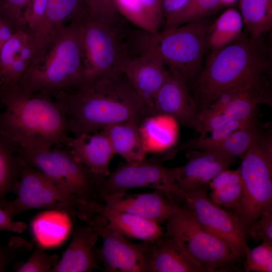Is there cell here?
<instances>
[{
  "mask_svg": "<svg viewBox=\"0 0 272 272\" xmlns=\"http://www.w3.org/2000/svg\"><path fill=\"white\" fill-rule=\"evenodd\" d=\"M49 94L62 110L70 132L75 137L118 123L132 121L140 124L151 114L125 73L85 82L71 91Z\"/></svg>",
  "mask_w": 272,
  "mask_h": 272,
  "instance_id": "1",
  "label": "cell"
},
{
  "mask_svg": "<svg viewBox=\"0 0 272 272\" xmlns=\"http://www.w3.org/2000/svg\"><path fill=\"white\" fill-rule=\"evenodd\" d=\"M0 135L17 150L67 146L71 138L66 119L49 93H26L15 84L0 88Z\"/></svg>",
  "mask_w": 272,
  "mask_h": 272,
  "instance_id": "2",
  "label": "cell"
},
{
  "mask_svg": "<svg viewBox=\"0 0 272 272\" xmlns=\"http://www.w3.org/2000/svg\"><path fill=\"white\" fill-rule=\"evenodd\" d=\"M270 55L261 37L242 33L229 44L213 51L191 85L199 113L221 94L267 78Z\"/></svg>",
  "mask_w": 272,
  "mask_h": 272,
  "instance_id": "3",
  "label": "cell"
},
{
  "mask_svg": "<svg viewBox=\"0 0 272 272\" xmlns=\"http://www.w3.org/2000/svg\"><path fill=\"white\" fill-rule=\"evenodd\" d=\"M84 21H70L55 29L44 52L18 84L23 92L67 91L83 84Z\"/></svg>",
  "mask_w": 272,
  "mask_h": 272,
  "instance_id": "4",
  "label": "cell"
},
{
  "mask_svg": "<svg viewBox=\"0 0 272 272\" xmlns=\"http://www.w3.org/2000/svg\"><path fill=\"white\" fill-rule=\"evenodd\" d=\"M210 26L206 18L155 33L138 29L128 33L126 43L134 56L149 53L158 57L189 87L202 70Z\"/></svg>",
  "mask_w": 272,
  "mask_h": 272,
  "instance_id": "5",
  "label": "cell"
},
{
  "mask_svg": "<svg viewBox=\"0 0 272 272\" xmlns=\"http://www.w3.org/2000/svg\"><path fill=\"white\" fill-rule=\"evenodd\" d=\"M17 156L25 164L45 175L81 203L99 200V188L106 178L96 174L66 146L48 149H20Z\"/></svg>",
  "mask_w": 272,
  "mask_h": 272,
  "instance_id": "6",
  "label": "cell"
},
{
  "mask_svg": "<svg viewBox=\"0 0 272 272\" xmlns=\"http://www.w3.org/2000/svg\"><path fill=\"white\" fill-rule=\"evenodd\" d=\"M271 139L259 133L239 167L243 194L235 213L247 228L265 212L272 211Z\"/></svg>",
  "mask_w": 272,
  "mask_h": 272,
  "instance_id": "7",
  "label": "cell"
},
{
  "mask_svg": "<svg viewBox=\"0 0 272 272\" xmlns=\"http://www.w3.org/2000/svg\"><path fill=\"white\" fill-rule=\"evenodd\" d=\"M166 222L165 235L176 241L203 272L230 271L238 262L225 241L204 229L182 207Z\"/></svg>",
  "mask_w": 272,
  "mask_h": 272,
  "instance_id": "8",
  "label": "cell"
},
{
  "mask_svg": "<svg viewBox=\"0 0 272 272\" xmlns=\"http://www.w3.org/2000/svg\"><path fill=\"white\" fill-rule=\"evenodd\" d=\"M120 31L87 17L83 22L84 82L124 73L133 57Z\"/></svg>",
  "mask_w": 272,
  "mask_h": 272,
  "instance_id": "9",
  "label": "cell"
},
{
  "mask_svg": "<svg viewBox=\"0 0 272 272\" xmlns=\"http://www.w3.org/2000/svg\"><path fill=\"white\" fill-rule=\"evenodd\" d=\"M15 193L16 198L7 200L2 208L13 218L26 211L42 209L61 212L74 222L78 218L81 202L41 172L23 162Z\"/></svg>",
  "mask_w": 272,
  "mask_h": 272,
  "instance_id": "10",
  "label": "cell"
},
{
  "mask_svg": "<svg viewBox=\"0 0 272 272\" xmlns=\"http://www.w3.org/2000/svg\"><path fill=\"white\" fill-rule=\"evenodd\" d=\"M162 162V158H153L120 164L101 183L100 201L103 195L125 193L135 188L150 187L171 194L181 203L184 194L176 184L179 167L167 168Z\"/></svg>",
  "mask_w": 272,
  "mask_h": 272,
  "instance_id": "11",
  "label": "cell"
},
{
  "mask_svg": "<svg viewBox=\"0 0 272 272\" xmlns=\"http://www.w3.org/2000/svg\"><path fill=\"white\" fill-rule=\"evenodd\" d=\"M209 189L206 184L184 193L181 207L204 229L225 241L238 258L245 257L246 227L237 216L213 202Z\"/></svg>",
  "mask_w": 272,
  "mask_h": 272,
  "instance_id": "12",
  "label": "cell"
},
{
  "mask_svg": "<svg viewBox=\"0 0 272 272\" xmlns=\"http://www.w3.org/2000/svg\"><path fill=\"white\" fill-rule=\"evenodd\" d=\"M84 222L102 239V247L95 251L104 271L147 272L141 243H132L100 215H92Z\"/></svg>",
  "mask_w": 272,
  "mask_h": 272,
  "instance_id": "13",
  "label": "cell"
},
{
  "mask_svg": "<svg viewBox=\"0 0 272 272\" xmlns=\"http://www.w3.org/2000/svg\"><path fill=\"white\" fill-rule=\"evenodd\" d=\"M107 207L129 214L159 225L181 208L180 202L171 194L159 189L151 192L129 194L122 193L103 195L100 198Z\"/></svg>",
  "mask_w": 272,
  "mask_h": 272,
  "instance_id": "14",
  "label": "cell"
},
{
  "mask_svg": "<svg viewBox=\"0 0 272 272\" xmlns=\"http://www.w3.org/2000/svg\"><path fill=\"white\" fill-rule=\"evenodd\" d=\"M170 71L154 99L151 114L170 116L178 123L196 131L199 115L196 102L183 78Z\"/></svg>",
  "mask_w": 272,
  "mask_h": 272,
  "instance_id": "15",
  "label": "cell"
},
{
  "mask_svg": "<svg viewBox=\"0 0 272 272\" xmlns=\"http://www.w3.org/2000/svg\"><path fill=\"white\" fill-rule=\"evenodd\" d=\"M270 88L268 78L238 87L232 101L222 112L207 114L206 127L213 131L231 120H247L257 116L260 104L271 106Z\"/></svg>",
  "mask_w": 272,
  "mask_h": 272,
  "instance_id": "16",
  "label": "cell"
},
{
  "mask_svg": "<svg viewBox=\"0 0 272 272\" xmlns=\"http://www.w3.org/2000/svg\"><path fill=\"white\" fill-rule=\"evenodd\" d=\"M38 58L29 31L17 30L0 52V88L18 84Z\"/></svg>",
  "mask_w": 272,
  "mask_h": 272,
  "instance_id": "17",
  "label": "cell"
},
{
  "mask_svg": "<svg viewBox=\"0 0 272 272\" xmlns=\"http://www.w3.org/2000/svg\"><path fill=\"white\" fill-rule=\"evenodd\" d=\"M103 217L114 229L126 237L143 241L154 240L164 233L160 225L137 216L111 209L102 201L81 204L78 218L84 221L93 215Z\"/></svg>",
  "mask_w": 272,
  "mask_h": 272,
  "instance_id": "18",
  "label": "cell"
},
{
  "mask_svg": "<svg viewBox=\"0 0 272 272\" xmlns=\"http://www.w3.org/2000/svg\"><path fill=\"white\" fill-rule=\"evenodd\" d=\"M147 272H203L200 267L172 238H160L141 243Z\"/></svg>",
  "mask_w": 272,
  "mask_h": 272,
  "instance_id": "19",
  "label": "cell"
},
{
  "mask_svg": "<svg viewBox=\"0 0 272 272\" xmlns=\"http://www.w3.org/2000/svg\"><path fill=\"white\" fill-rule=\"evenodd\" d=\"M158 57L149 53L132 57L125 74L137 93L151 112L154 99L170 74Z\"/></svg>",
  "mask_w": 272,
  "mask_h": 272,
  "instance_id": "20",
  "label": "cell"
},
{
  "mask_svg": "<svg viewBox=\"0 0 272 272\" xmlns=\"http://www.w3.org/2000/svg\"><path fill=\"white\" fill-rule=\"evenodd\" d=\"M186 156L187 162L179 167L176 182L177 188L183 194L208 184L237 160L197 150H187Z\"/></svg>",
  "mask_w": 272,
  "mask_h": 272,
  "instance_id": "21",
  "label": "cell"
},
{
  "mask_svg": "<svg viewBox=\"0 0 272 272\" xmlns=\"http://www.w3.org/2000/svg\"><path fill=\"white\" fill-rule=\"evenodd\" d=\"M99 237L92 226H77L68 247L50 272H91L98 268L94 246Z\"/></svg>",
  "mask_w": 272,
  "mask_h": 272,
  "instance_id": "22",
  "label": "cell"
},
{
  "mask_svg": "<svg viewBox=\"0 0 272 272\" xmlns=\"http://www.w3.org/2000/svg\"><path fill=\"white\" fill-rule=\"evenodd\" d=\"M260 132L257 119H255L222 140L211 141L200 134L185 142L176 150L178 152L182 150H197L228 159H242Z\"/></svg>",
  "mask_w": 272,
  "mask_h": 272,
  "instance_id": "23",
  "label": "cell"
},
{
  "mask_svg": "<svg viewBox=\"0 0 272 272\" xmlns=\"http://www.w3.org/2000/svg\"><path fill=\"white\" fill-rule=\"evenodd\" d=\"M76 158L97 174L106 177L115 155L104 129L71 138L67 146Z\"/></svg>",
  "mask_w": 272,
  "mask_h": 272,
  "instance_id": "24",
  "label": "cell"
},
{
  "mask_svg": "<svg viewBox=\"0 0 272 272\" xmlns=\"http://www.w3.org/2000/svg\"><path fill=\"white\" fill-rule=\"evenodd\" d=\"M87 17L84 0H48L41 22L31 33L38 53L44 52L57 27L66 22L85 20Z\"/></svg>",
  "mask_w": 272,
  "mask_h": 272,
  "instance_id": "25",
  "label": "cell"
},
{
  "mask_svg": "<svg viewBox=\"0 0 272 272\" xmlns=\"http://www.w3.org/2000/svg\"><path fill=\"white\" fill-rule=\"evenodd\" d=\"M139 128L146 154L167 153L178 137V121L167 115H149L141 122Z\"/></svg>",
  "mask_w": 272,
  "mask_h": 272,
  "instance_id": "26",
  "label": "cell"
},
{
  "mask_svg": "<svg viewBox=\"0 0 272 272\" xmlns=\"http://www.w3.org/2000/svg\"><path fill=\"white\" fill-rule=\"evenodd\" d=\"M139 125L135 122H125L104 129L115 154L120 155L125 161L136 162L145 159L147 154L139 131Z\"/></svg>",
  "mask_w": 272,
  "mask_h": 272,
  "instance_id": "27",
  "label": "cell"
},
{
  "mask_svg": "<svg viewBox=\"0 0 272 272\" xmlns=\"http://www.w3.org/2000/svg\"><path fill=\"white\" fill-rule=\"evenodd\" d=\"M208 184L212 201L235 215L243 194V183L239 168L235 170L228 168L221 171Z\"/></svg>",
  "mask_w": 272,
  "mask_h": 272,
  "instance_id": "28",
  "label": "cell"
},
{
  "mask_svg": "<svg viewBox=\"0 0 272 272\" xmlns=\"http://www.w3.org/2000/svg\"><path fill=\"white\" fill-rule=\"evenodd\" d=\"M243 25L241 14L237 10H227L210 26L207 47L215 51L232 43L243 33Z\"/></svg>",
  "mask_w": 272,
  "mask_h": 272,
  "instance_id": "29",
  "label": "cell"
},
{
  "mask_svg": "<svg viewBox=\"0 0 272 272\" xmlns=\"http://www.w3.org/2000/svg\"><path fill=\"white\" fill-rule=\"evenodd\" d=\"M17 148L0 135V207L7 201V195L16 190L22 161L17 156Z\"/></svg>",
  "mask_w": 272,
  "mask_h": 272,
  "instance_id": "30",
  "label": "cell"
},
{
  "mask_svg": "<svg viewBox=\"0 0 272 272\" xmlns=\"http://www.w3.org/2000/svg\"><path fill=\"white\" fill-rule=\"evenodd\" d=\"M244 24L248 35L258 38L272 28V0H240Z\"/></svg>",
  "mask_w": 272,
  "mask_h": 272,
  "instance_id": "31",
  "label": "cell"
},
{
  "mask_svg": "<svg viewBox=\"0 0 272 272\" xmlns=\"http://www.w3.org/2000/svg\"><path fill=\"white\" fill-rule=\"evenodd\" d=\"M222 7L220 0H191L187 6L164 29L203 18L214 14Z\"/></svg>",
  "mask_w": 272,
  "mask_h": 272,
  "instance_id": "32",
  "label": "cell"
},
{
  "mask_svg": "<svg viewBox=\"0 0 272 272\" xmlns=\"http://www.w3.org/2000/svg\"><path fill=\"white\" fill-rule=\"evenodd\" d=\"M120 15L144 31L158 32L147 13L142 0H114Z\"/></svg>",
  "mask_w": 272,
  "mask_h": 272,
  "instance_id": "33",
  "label": "cell"
},
{
  "mask_svg": "<svg viewBox=\"0 0 272 272\" xmlns=\"http://www.w3.org/2000/svg\"><path fill=\"white\" fill-rule=\"evenodd\" d=\"M88 18L121 31L120 14L114 0H84Z\"/></svg>",
  "mask_w": 272,
  "mask_h": 272,
  "instance_id": "34",
  "label": "cell"
},
{
  "mask_svg": "<svg viewBox=\"0 0 272 272\" xmlns=\"http://www.w3.org/2000/svg\"><path fill=\"white\" fill-rule=\"evenodd\" d=\"M245 257L246 272L272 271V244L262 242L254 248L248 247Z\"/></svg>",
  "mask_w": 272,
  "mask_h": 272,
  "instance_id": "35",
  "label": "cell"
},
{
  "mask_svg": "<svg viewBox=\"0 0 272 272\" xmlns=\"http://www.w3.org/2000/svg\"><path fill=\"white\" fill-rule=\"evenodd\" d=\"M60 258L59 255H50L41 247L35 246L29 259L24 263L16 264L13 270L17 272H50Z\"/></svg>",
  "mask_w": 272,
  "mask_h": 272,
  "instance_id": "36",
  "label": "cell"
},
{
  "mask_svg": "<svg viewBox=\"0 0 272 272\" xmlns=\"http://www.w3.org/2000/svg\"><path fill=\"white\" fill-rule=\"evenodd\" d=\"M32 248L33 245L29 241L17 236L11 237L7 245H0V272L7 271L10 264Z\"/></svg>",
  "mask_w": 272,
  "mask_h": 272,
  "instance_id": "37",
  "label": "cell"
},
{
  "mask_svg": "<svg viewBox=\"0 0 272 272\" xmlns=\"http://www.w3.org/2000/svg\"><path fill=\"white\" fill-rule=\"evenodd\" d=\"M247 237L256 243L260 241L272 244V211L264 212L247 229Z\"/></svg>",
  "mask_w": 272,
  "mask_h": 272,
  "instance_id": "38",
  "label": "cell"
},
{
  "mask_svg": "<svg viewBox=\"0 0 272 272\" xmlns=\"http://www.w3.org/2000/svg\"><path fill=\"white\" fill-rule=\"evenodd\" d=\"M48 0H29L22 16L23 28L33 33L44 16Z\"/></svg>",
  "mask_w": 272,
  "mask_h": 272,
  "instance_id": "39",
  "label": "cell"
},
{
  "mask_svg": "<svg viewBox=\"0 0 272 272\" xmlns=\"http://www.w3.org/2000/svg\"><path fill=\"white\" fill-rule=\"evenodd\" d=\"M29 0H2L0 17L11 22L17 30L24 29L22 16Z\"/></svg>",
  "mask_w": 272,
  "mask_h": 272,
  "instance_id": "40",
  "label": "cell"
},
{
  "mask_svg": "<svg viewBox=\"0 0 272 272\" xmlns=\"http://www.w3.org/2000/svg\"><path fill=\"white\" fill-rule=\"evenodd\" d=\"M257 118V116L247 120H231L222 127L209 132L210 135H204L211 141H220L231 135L235 131L243 128Z\"/></svg>",
  "mask_w": 272,
  "mask_h": 272,
  "instance_id": "41",
  "label": "cell"
},
{
  "mask_svg": "<svg viewBox=\"0 0 272 272\" xmlns=\"http://www.w3.org/2000/svg\"><path fill=\"white\" fill-rule=\"evenodd\" d=\"M191 0H161L162 11L165 25L179 14Z\"/></svg>",
  "mask_w": 272,
  "mask_h": 272,
  "instance_id": "42",
  "label": "cell"
},
{
  "mask_svg": "<svg viewBox=\"0 0 272 272\" xmlns=\"http://www.w3.org/2000/svg\"><path fill=\"white\" fill-rule=\"evenodd\" d=\"M143 6L158 31L164 23L161 0H142Z\"/></svg>",
  "mask_w": 272,
  "mask_h": 272,
  "instance_id": "43",
  "label": "cell"
},
{
  "mask_svg": "<svg viewBox=\"0 0 272 272\" xmlns=\"http://www.w3.org/2000/svg\"><path fill=\"white\" fill-rule=\"evenodd\" d=\"M9 214L0 207V231H10L19 234L23 233L27 225L23 222L15 221Z\"/></svg>",
  "mask_w": 272,
  "mask_h": 272,
  "instance_id": "44",
  "label": "cell"
},
{
  "mask_svg": "<svg viewBox=\"0 0 272 272\" xmlns=\"http://www.w3.org/2000/svg\"><path fill=\"white\" fill-rule=\"evenodd\" d=\"M17 30L11 22L0 17V52L6 42Z\"/></svg>",
  "mask_w": 272,
  "mask_h": 272,
  "instance_id": "45",
  "label": "cell"
},
{
  "mask_svg": "<svg viewBox=\"0 0 272 272\" xmlns=\"http://www.w3.org/2000/svg\"><path fill=\"white\" fill-rule=\"evenodd\" d=\"M222 6L231 5L236 3L237 0H220Z\"/></svg>",
  "mask_w": 272,
  "mask_h": 272,
  "instance_id": "46",
  "label": "cell"
},
{
  "mask_svg": "<svg viewBox=\"0 0 272 272\" xmlns=\"http://www.w3.org/2000/svg\"><path fill=\"white\" fill-rule=\"evenodd\" d=\"M1 101H0V104H1ZM1 115H2V110H1V107H0V121H1Z\"/></svg>",
  "mask_w": 272,
  "mask_h": 272,
  "instance_id": "47",
  "label": "cell"
},
{
  "mask_svg": "<svg viewBox=\"0 0 272 272\" xmlns=\"http://www.w3.org/2000/svg\"><path fill=\"white\" fill-rule=\"evenodd\" d=\"M2 0H0V10H1V7L2 5Z\"/></svg>",
  "mask_w": 272,
  "mask_h": 272,
  "instance_id": "48",
  "label": "cell"
}]
</instances>
